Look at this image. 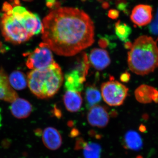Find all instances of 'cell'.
<instances>
[{
  "instance_id": "obj_1",
  "label": "cell",
  "mask_w": 158,
  "mask_h": 158,
  "mask_svg": "<svg viewBox=\"0 0 158 158\" xmlns=\"http://www.w3.org/2000/svg\"><path fill=\"white\" fill-rule=\"evenodd\" d=\"M42 23L43 43L59 56H75L94 42L93 21L78 9H54L44 19Z\"/></svg>"
},
{
  "instance_id": "obj_2",
  "label": "cell",
  "mask_w": 158,
  "mask_h": 158,
  "mask_svg": "<svg viewBox=\"0 0 158 158\" xmlns=\"http://www.w3.org/2000/svg\"><path fill=\"white\" fill-rule=\"evenodd\" d=\"M0 27L6 41L14 44L25 42L34 36L32 12L22 6H15L12 14L2 15Z\"/></svg>"
},
{
  "instance_id": "obj_3",
  "label": "cell",
  "mask_w": 158,
  "mask_h": 158,
  "mask_svg": "<svg viewBox=\"0 0 158 158\" xmlns=\"http://www.w3.org/2000/svg\"><path fill=\"white\" fill-rule=\"evenodd\" d=\"M128 53L130 70L139 75L152 72L158 67V47L152 37L143 35L137 38Z\"/></svg>"
},
{
  "instance_id": "obj_4",
  "label": "cell",
  "mask_w": 158,
  "mask_h": 158,
  "mask_svg": "<svg viewBox=\"0 0 158 158\" xmlns=\"http://www.w3.org/2000/svg\"><path fill=\"white\" fill-rule=\"evenodd\" d=\"M27 78L28 85L32 93L41 99L49 98L55 95L64 80L61 67L56 62L43 69L31 71Z\"/></svg>"
},
{
  "instance_id": "obj_5",
  "label": "cell",
  "mask_w": 158,
  "mask_h": 158,
  "mask_svg": "<svg viewBox=\"0 0 158 158\" xmlns=\"http://www.w3.org/2000/svg\"><path fill=\"white\" fill-rule=\"evenodd\" d=\"M101 91L102 97L108 105L117 106L123 104L127 97L128 88L113 79L102 84Z\"/></svg>"
},
{
  "instance_id": "obj_6",
  "label": "cell",
  "mask_w": 158,
  "mask_h": 158,
  "mask_svg": "<svg viewBox=\"0 0 158 158\" xmlns=\"http://www.w3.org/2000/svg\"><path fill=\"white\" fill-rule=\"evenodd\" d=\"M26 65L31 70L41 69L55 62L52 50L43 43L31 52L26 54Z\"/></svg>"
},
{
  "instance_id": "obj_7",
  "label": "cell",
  "mask_w": 158,
  "mask_h": 158,
  "mask_svg": "<svg viewBox=\"0 0 158 158\" xmlns=\"http://www.w3.org/2000/svg\"><path fill=\"white\" fill-rule=\"evenodd\" d=\"M110 117L109 112L105 107L96 105L90 108L87 119L91 126L102 128L107 126Z\"/></svg>"
},
{
  "instance_id": "obj_8",
  "label": "cell",
  "mask_w": 158,
  "mask_h": 158,
  "mask_svg": "<svg viewBox=\"0 0 158 158\" xmlns=\"http://www.w3.org/2000/svg\"><path fill=\"white\" fill-rule=\"evenodd\" d=\"M131 19L136 25L142 27L150 23L152 19V8L146 5H138L133 9Z\"/></svg>"
},
{
  "instance_id": "obj_9",
  "label": "cell",
  "mask_w": 158,
  "mask_h": 158,
  "mask_svg": "<svg viewBox=\"0 0 158 158\" xmlns=\"http://www.w3.org/2000/svg\"><path fill=\"white\" fill-rule=\"evenodd\" d=\"M86 77L77 69L71 70L65 76V88L66 90L80 92L84 88Z\"/></svg>"
},
{
  "instance_id": "obj_10",
  "label": "cell",
  "mask_w": 158,
  "mask_h": 158,
  "mask_svg": "<svg viewBox=\"0 0 158 158\" xmlns=\"http://www.w3.org/2000/svg\"><path fill=\"white\" fill-rule=\"evenodd\" d=\"M42 138L45 147L51 150H56L62 145V136L55 128L49 127L44 129L42 132Z\"/></svg>"
},
{
  "instance_id": "obj_11",
  "label": "cell",
  "mask_w": 158,
  "mask_h": 158,
  "mask_svg": "<svg viewBox=\"0 0 158 158\" xmlns=\"http://www.w3.org/2000/svg\"><path fill=\"white\" fill-rule=\"evenodd\" d=\"M89 60L92 66L98 70H103L111 62L107 51L103 49H93L89 55Z\"/></svg>"
},
{
  "instance_id": "obj_12",
  "label": "cell",
  "mask_w": 158,
  "mask_h": 158,
  "mask_svg": "<svg viewBox=\"0 0 158 158\" xmlns=\"http://www.w3.org/2000/svg\"><path fill=\"white\" fill-rule=\"evenodd\" d=\"M10 110L14 117L22 119L27 118L31 115L33 107L28 101L18 97L11 102Z\"/></svg>"
},
{
  "instance_id": "obj_13",
  "label": "cell",
  "mask_w": 158,
  "mask_h": 158,
  "mask_svg": "<svg viewBox=\"0 0 158 158\" xmlns=\"http://www.w3.org/2000/svg\"><path fill=\"white\" fill-rule=\"evenodd\" d=\"M135 94L137 100L141 103L158 102V90L149 85H141L136 89Z\"/></svg>"
},
{
  "instance_id": "obj_14",
  "label": "cell",
  "mask_w": 158,
  "mask_h": 158,
  "mask_svg": "<svg viewBox=\"0 0 158 158\" xmlns=\"http://www.w3.org/2000/svg\"><path fill=\"white\" fill-rule=\"evenodd\" d=\"M18 97L9 84V77L3 70H0V100L12 102Z\"/></svg>"
},
{
  "instance_id": "obj_15",
  "label": "cell",
  "mask_w": 158,
  "mask_h": 158,
  "mask_svg": "<svg viewBox=\"0 0 158 158\" xmlns=\"http://www.w3.org/2000/svg\"><path fill=\"white\" fill-rule=\"evenodd\" d=\"M63 101L65 108L71 113L79 111L83 102L80 92L70 90H66L63 96Z\"/></svg>"
},
{
  "instance_id": "obj_16",
  "label": "cell",
  "mask_w": 158,
  "mask_h": 158,
  "mask_svg": "<svg viewBox=\"0 0 158 158\" xmlns=\"http://www.w3.org/2000/svg\"><path fill=\"white\" fill-rule=\"evenodd\" d=\"M123 144L126 149L137 151L142 148L143 143L141 136L138 132L129 131L123 136Z\"/></svg>"
},
{
  "instance_id": "obj_17",
  "label": "cell",
  "mask_w": 158,
  "mask_h": 158,
  "mask_svg": "<svg viewBox=\"0 0 158 158\" xmlns=\"http://www.w3.org/2000/svg\"><path fill=\"white\" fill-rule=\"evenodd\" d=\"M9 84L12 88L18 90H23L28 85L27 78L20 71L13 72L9 77Z\"/></svg>"
},
{
  "instance_id": "obj_18",
  "label": "cell",
  "mask_w": 158,
  "mask_h": 158,
  "mask_svg": "<svg viewBox=\"0 0 158 158\" xmlns=\"http://www.w3.org/2000/svg\"><path fill=\"white\" fill-rule=\"evenodd\" d=\"M102 94L99 90L94 86H88L85 90V98L88 109L95 106L101 101Z\"/></svg>"
},
{
  "instance_id": "obj_19",
  "label": "cell",
  "mask_w": 158,
  "mask_h": 158,
  "mask_svg": "<svg viewBox=\"0 0 158 158\" xmlns=\"http://www.w3.org/2000/svg\"><path fill=\"white\" fill-rule=\"evenodd\" d=\"M83 150L84 158H101L102 147L98 143L87 142Z\"/></svg>"
},
{
  "instance_id": "obj_20",
  "label": "cell",
  "mask_w": 158,
  "mask_h": 158,
  "mask_svg": "<svg viewBox=\"0 0 158 158\" xmlns=\"http://www.w3.org/2000/svg\"><path fill=\"white\" fill-rule=\"evenodd\" d=\"M115 31L118 39L123 42H128L129 37L132 32L131 29L129 26L120 21H118L115 24Z\"/></svg>"
},
{
  "instance_id": "obj_21",
  "label": "cell",
  "mask_w": 158,
  "mask_h": 158,
  "mask_svg": "<svg viewBox=\"0 0 158 158\" xmlns=\"http://www.w3.org/2000/svg\"><path fill=\"white\" fill-rule=\"evenodd\" d=\"M46 5L49 9L54 10L60 8V3L56 0H46Z\"/></svg>"
},
{
  "instance_id": "obj_22",
  "label": "cell",
  "mask_w": 158,
  "mask_h": 158,
  "mask_svg": "<svg viewBox=\"0 0 158 158\" xmlns=\"http://www.w3.org/2000/svg\"><path fill=\"white\" fill-rule=\"evenodd\" d=\"M116 5L117 9L120 11H127V3L126 0H116Z\"/></svg>"
},
{
  "instance_id": "obj_23",
  "label": "cell",
  "mask_w": 158,
  "mask_h": 158,
  "mask_svg": "<svg viewBox=\"0 0 158 158\" xmlns=\"http://www.w3.org/2000/svg\"><path fill=\"white\" fill-rule=\"evenodd\" d=\"M87 142H86L82 138H79L77 139L76 142L75 146V149L79 150L83 149L84 147H85Z\"/></svg>"
},
{
  "instance_id": "obj_24",
  "label": "cell",
  "mask_w": 158,
  "mask_h": 158,
  "mask_svg": "<svg viewBox=\"0 0 158 158\" xmlns=\"http://www.w3.org/2000/svg\"><path fill=\"white\" fill-rule=\"evenodd\" d=\"M119 11L116 9H110L108 11V15L112 19H116L119 16Z\"/></svg>"
},
{
  "instance_id": "obj_25",
  "label": "cell",
  "mask_w": 158,
  "mask_h": 158,
  "mask_svg": "<svg viewBox=\"0 0 158 158\" xmlns=\"http://www.w3.org/2000/svg\"><path fill=\"white\" fill-rule=\"evenodd\" d=\"M130 77H131V75H130V73L128 72H126L121 75L120 79L122 81L127 83L130 81Z\"/></svg>"
},
{
  "instance_id": "obj_26",
  "label": "cell",
  "mask_w": 158,
  "mask_h": 158,
  "mask_svg": "<svg viewBox=\"0 0 158 158\" xmlns=\"http://www.w3.org/2000/svg\"><path fill=\"white\" fill-rule=\"evenodd\" d=\"M109 40L106 38H102L98 41L99 45L102 48H106L109 45Z\"/></svg>"
},
{
  "instance_id": "obj_27",
  "label": "cell",
  "mask_w": 158,
  "mask_h": 158,
  "mask_svg": "<svg viewBox=\"0 0 158 158\" xmlns=\"http://www.w3.org/2000/svg\"><path fill=\"white\" fill-rule=\"evenodd\" d=\"M12 9L13 8L9 3L5 2L3 5L2 10L5 12H8V11L12 10Z\"/></svg>"
},
{
  "instance_id": "obj_28",
  "label": "cell",
  "mask_w": 158,
  "mask_h": 158,
  "mask_svg": "<svg viewBox=\"0 0 158 158\" xmlns=\"http://www.w3.org/2000/svg\"><path fill=\"white\" fill-rule=\"evenodd\" d=\"M79 131L76 129H74L71 131L70 133V136L71 137H77L79 135Z\"/></svg>"
},
{
  "instance_id": "obj_29",
  "label": "cell",
  "mask_w": 158,
  "mask_h": 158,
  "mask_svg": "<svg viewBox=\"0 0 158 158\" xmlns=\"http://www.w3.org/2000/svg\"><path fill=\"white\" fill-rule=\"evenodd\" d=\"M139 129L141 132H144L146 131V127H145L144 126V125H141L140 126Z\"/></svg>"
},
{
  "instance_id": "obj_30",
  "label": "cell",
  "mask_w": 158,
  "mask_h": 158,
  "mask_svg": "<svg viewBox=\"0 0 158 158\" xmlns=\"http://www.w3.org/2000/svg\"><path fill=\"white\" fill-rule=\"evenodd\" d=\"M109 3L107 2H105L103 3L102 5V6L103 8L105 9H108L109 7Z\"/></svg>"
},
{
  "instance_id": "obj_31",
  "label": "cell",
  "mask_w": 158,
  "mask_h": 158,
  "mask_svg": "<svg viewBox=\"0 0 158 158\" xmlns=\"http://www.w3.org/2000/svg\"><path fill=\"white\" fill-rule=\"evenodd\" d=\"M1 121H2V118H1V115H0V127H1Z\"/></svg>"
},
{
  "instance_id": "obj_32",
  "label": "cell",
  "mask_w": 158,
  "mask_h": 158,
  "mask_svg": "<svg viewBox=\"0 0 158 158\" xmlns=\"http://www.w3.org/2000/svg\"><path fill=\"white\" fill-rule=\"evenodd\" d=\"M23 1H26V2H31V1H32L33 0H23Z\"/></svg>"
}]
</instances>
